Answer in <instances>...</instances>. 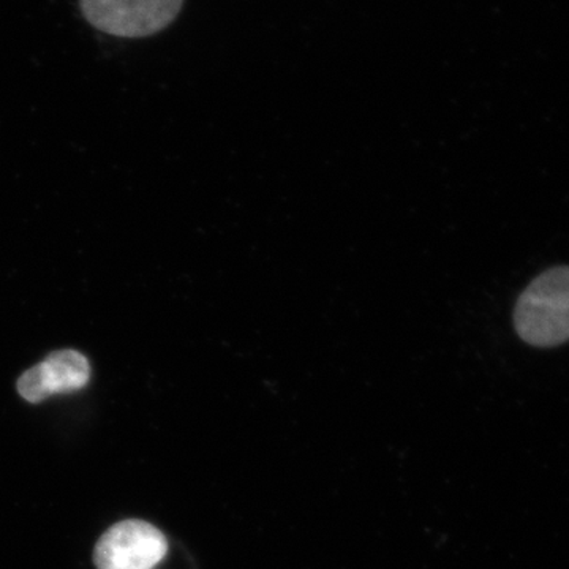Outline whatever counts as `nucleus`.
Returning a JSON list of instances; mask_svg holds the SVG:
<instances>
[{"label":"nucleus","mask_w":569,"mask_h":569,"mask_svg":"<svg viewBox=\"0 0 569 569\" xmlns=\"http://www.w3.org/2000/svg\"><path fill=\"white\" fill-rule=\"evenodd\" d=\"M515 328L520 339L538 348L569 340V266L542 272L519 296Z\"/></svg>","instance_id":"obj_1"},{"label":"nucleus","mask_w":569,"mask_h":569,"mask_svg":"<svg viewBox=\"0 0 569 569\" xmlns=\"http://www.w3.org/2000/svg\"><path fill=\"white\" fill-rule=\"evenodd\" d=\"M183 0H80L93 28L121 39H141L163 31L178 18Z\"/></svg>","instance_id":"obj_2"},{"label":"nucleus","mask_w":569,"mask_h":569,"mask_svg":"<svg viewBox=\"0 0 569 569\" xmlns=\"http://www.w3.org/2000/svg\"><path fill=\"white\" fill-rule=\"evenodd\" d=\"M167 552L162 531L144 520H122L99 539L93 563L97 569H152Z\"/></svg>","instance_id":"obj_3"},{"label":"nucleus","mask_w":569,"mask_h":569,"mask_svg":"<svg viewBox=\"0 0 569 569\" xmlns=\"http://www.w3.org/2000/svg\"><path fill=\"white\" fill-rule=\"evenodd\" d=\"M89 378L91 366L88 358L80 351L61 350L26 370L18 380L17 388L22 399L40 403L50 396L80 391L88 387Z\"/></svg>","instance_id":"obj_4"}]
</instances>
